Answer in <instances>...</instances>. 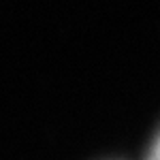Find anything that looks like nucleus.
<instances>
[{
  "label": "nucleus",
  "instance_id": "nucleus-1",
  "mask_svg": "<svg viewBox=\"0 0 160 160\" xmlns=\"http://www.w3.org/2000/svg\"><path fill=\"white\" fill-rule=\"evenodd\" d=\"M148 160H160V135L156 137V141H154V145L149 149L148 154Z\"/></svg>",
  "mask_w": 160,
  "mask_h": 160
}]
</instances>
